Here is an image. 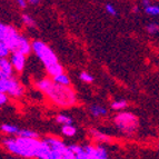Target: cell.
I'll return each mask as SVG.
<instances>
[{
  "instance_id": "e0dca14e",
  "label": "cell",
  "mask_w": 159,
  "mask_h": 159,
  "mask_svg": "<svg viewBox=\"0 0 159 159\" xmlns=\"http://www.w3.org/2000/svg\"><path fill=\"white\" fill-rule=\"evenodd\" d=\"M52 79L55 80L56 82L60 84V85H65V86H71V80L69 78V76L65 72L60 75H57L55 77H52Z\"/></svg>"
},
{
  "instance_id": "ac0fdd59",
  "label": "cell",
  "mask_w": 159,
  "mask_h": 159,
  "mask_svg": "<svg viewBox=\"0 0 159 159\" xmlns=\"http://www.w3.org/2000/svg\"><path fill=\"white\" fill-rule=\"evenodd\" d=\"M76 133H77V129H76L75 126H72V124L62 125V127H61V134L66 136V137H74L76 135Z\"/></svg>"
},
{
  "instance_id": "3957f363",
  "label": "cell",
  "mask_w": 159,
  "mask_h": 159,
  "mask_svg": "<svg viewBox=\"0 0 159 159\" xmlns=\"http://www.w3.org/2000/svg\"><path fill=\"white\" fill-rule=\"evenodd\" d=\"M114 124L121 134L126 136H133L139 127V119L131 112L121 111L115 116Z\"/></svg>"
},
{
  "instance_id": "4fadbf2b",
  "label": "cell",
  "mask_w": 159,
  "mask_h": 159,
  "mask_svg": "<svg viewBox=\"0 0 159 159\" xmlns=\"http://www.w3.org/2000/svg\"><path fill=\"white\" fill-rule=\"evenodd\" d=\"M45 68H46V71H47L48 76L51 78L64 72V68H62V66L59 64L58 61H57V62H53V64H51V65H48Z\"/></svg>"
},
{
  "instance_id": "8fae6325",
  "label": "cell",
  "mask_w": 159,
  "mask_h": 159,
  "mask_svg": "<svg viewBox=\"0 0 159 159\" xmlns=\"http://www.w3.org/2000/svg\"><path fill=\"white\" fill-rule=\"evenodd\" d=\"M36 158L38 159H51V148L49 146V143L43 139L40 140L39 147L37 149V154H36Z\"/></svg>"
},
{
  "instance_id": "8992f818",
  "label": "cell",
  "mask_w": 159,
  "mask_h": 159,
  "mask_svg": "<svg viewBox=\"0 0 159 159\" xmlns=\"http://www.w3.org/2000/svg\"><path fill=\"white\" fill-rule=\"evenodd\" d=\"M0 93H6L13 98H19L24 95L25 88L19 82V80L13 76L7 78H0Z\"/></svg>"
},
{
  "instance_id": "5b68a950",
  "label": "cell",
  "mask_w": 159,
  "mask_h": 159,
  "mask_svg": "<svg viewBox=\"0 0 159 159\" xmlns=\"http://www.w3.org/2000/svg\"><path fill=\"white\" fill-rule=\"evenodd\" d=\"M31 45L32 51L37 56V58L43 62L45 67L58 61L56 53L53 52L52 49L47 43H43V41H41V40H34V41H31Z\"/></svg>"
},
{
  "instance_id": "7c38bea8",
  "label": "cell",
  "mask_w": 159,
  "mask_h": 159,
  "mask_svg": "<svg viewBox=\"0 0 159 159\" xmlns=\"http://www.w3.org/2000/svg\"><path fill=\"white\" fill-rule=\"evenodd\" d=\"M17 32H18V30L10 25H0V40H5L6 38L10 37V36L17 34Z\"/></svg>"
},
{
  "instance_id": "6da1fadb",
  "label": "cell",
  "mask_w": 159,
  "mask_h": 159,
  "mask_svg": "<svg viewBox=\"0 0 159 159\" xmlns=\"http://www.w3.org/2000/svg\"><path fill=\"white\" fill-rule=\"evenodd\" d=\"M36 87L57 106L71 107L77 102V96L71 86L60 85L52 78H43L37 80Z\"/></svg>"
},
{
  "instance_id": "1f68e13d",
  "label": "cell",
  "mask_w": 159,
  "mask_h": 159,
  "mask_svg": "<svg viewBox=\"0 0 159 159\" xmlns=\"http://www.w3.org/2000/svg\"><path fill=\"white\" fill-rule=\"evenodd\" d=\"M28 2H29L30 5L36 6V5H38V3L40 2V0H28Z\"/></svg>"
},
{
  "instance_id": "f546056e",
  "label": "cell",
  "mask_w": 159,
  "mask_h": 159,
  "mask_svg": "<svg viewBox=\"0 0 159 159\" xmlns=\"http://www.w3.org/2000/svg\"><path fill=\"white\" fill-rule=\"evenodd\" d=\"M17 5L19 6V8L21 9H26L27 5H28V0H16Z\"/></svg>"
},
{
  "instance_id": "ffe728a7",
  "label": "cell",
  "mask_w": 159,
  "mask_h": 159,
  "mask_svg": "<svg viewBox=\"0 0 159 159\" xmlns=\"http://www.w3.org/2000/svg\"><path fill=\"white\" fill-rule=\"evenodd\" d=\"M56 121L60 125H70L72 124V118L68 115L59 114L56 116Z\"/></svg>"
},
{
  "instance_id": "277c9868",
  "label": "cell",
  "mask_w": 159,
  "mask_h": 159,
  "mask_svg": "<svg viewBox=\"0 0 159 159\" xmlns=\"http://www.w3.org/2000/svg\"><path fill=\"white\" fill-rule=\"evenodd\" d=\"M45 140L51 148V159H76L75 152L66 146L62 140L56 137H47Z\"/></svg>"
},
{
  "instance_id": "d6a6232c",
  "label": "cell",
  "mask_w": 159,
  "mask_h": 159,
  "mask_svg": "<svg viewBox=\"0 0 159 159\" xmlns=\"http://www.w3.org/2000/svg\"><path fill=\"white\" fill-rule=\"evenodd\" d=\"M133 12L134 13H138V12H139V7H138V6H135V7H134V8H133Z\"/></svg>"
},
{
  "instance_id": "ba28073f",
  "label": "cell",
  "mask_w": 159,
  "mask_h": 159,
  "mask_svg": "<svg viewBox=\"0 0 159 159\" xmlns=\"http://www.w3.org/2000/svg\"><path fill=\"white\" fill-rule=\"evenodd\" d=\"M26 55L22 52H19V51H13L10 55V61L12 64L13 68H15V71L17 72H22L24 71L25 67H26Z\"/></svg>"
},
{
  "instance_id": "7402d4cb",
  "label": "cell",
  "mask_w": 159,
  "mask_h": 159,
  "mask_svg": "<svg viewBox=\"0 0 159 159\" xmlns=\"http://www.w3.org/2000/svg\"><path fill=\"white\" fill-rule=\"evenodd\" d=\"M21 21H22V24L26 27H28V28H34V27H36V21H34V18L30 17L29 15H26V13L22 15Z\"/></svg>"
},
{
  "instance_id": "f1b7e54d",
  "label": "cell",
  "mask_w": 159,
  "mask_h": 159,
  "mask_svg": "<svg viewBox=\"0 0 159 159\" xmlns=\"http://www.w3.org/2000/svg\"><path fill=\"white\" fill-rule=\"evenodd\" d=\"M69 148L74 151L75 155H77L78 152H80V151L82 150V146H80L78 143H71V145H69Z\"/></svg>"
},
{
  "instance_id": "836d02e7",
  "label": "cell",
  "mask_w": 159,
  "mask_h": 159,
  "mask_svg": "<svg viewBox=\"0 0 159 159\" xmlns=\"http://www.w3.org/2000/svg\"><path fill=\"white\" fill-rule=\"evenodd\" d=\"M158 150H159V143H158Z\"/></svg>"
},
{
  "instance_id": "4dcf8cb0",
  "label": "cell",
  "mask_w": 159,
  "mask_h": 159,
  "mask_svg": "<svg viewBox=\"0 0 159 159\" xmlns=\"http://www.w3.org/2000/svg\"><path fill=\"white\" fill-rule=\"evenodd\" d=\"M150 5H151V0H141V6H143V9Z\"/></svg>"
},
{
  "instance_id": "7a4b0ae2",
  "label": "cell",
  "mask_w": 159,
  "mask_h": 159,
  "mask_svg": "<svg viewBox=\"0 0 159 159\" xmlns=\"http://www.w3.org/2000/svg\"><path fill=\"white\" fill-rule=\"evenodd\" d=\"M39 143L40 140L38 138H27L22 136L5 138L2 140L3 147L8 152L24 158H36Z\"/></svg>"
},
{
  "instance_id": "4316f807",
  "label": "cell",
  "mask_w": 159,
  "mask_h": 159,
  "mask_svg": "<svg viewBox=\"0 0 159 159\" xmlns=\"http://www.w3.org/2000/svg\"><path fill=\"white\" fill-rule=\"evenodd\" d=\"M105 10H106V12L108 13V15H110V16H112V17L118 16V10H117L116 7H115L114 5H111V3H107V5L105 6Z\"/></svg>"
},
{
  "instance_id": "d4e9b609",
  "label": "cell",
  "mask_w": 159,
  "mask_h": 159,
  "mask_svg": "<svg viewBox=\"0 0 159 159\" xmlns=\"http://www.w3.org/2000/svg\"><path fill=\"white\" fill-rule=\"evenodd\" d=\"M79 79L81 80V81H84V82H86V84H91V82L93 81V77L91 76L89 72H87V71H82V72H80V75H79Z\"/></svg>"
},
{
  "instance_id": "9c48e42d",
  "label": "cell",
  "mask_w": 159,
  "mask_h": 159,
  "mask_svg": "<svg viewBox=\"0 0 159 159\" xmlns=\"http://www.w3.org/2000/svg\"><path fill=\"white\" fill-rule=\"evenodd\" d=\"M13 51H19V52H22V53H25L26 56H28V55H30V53L32 52V45L25 36L20 34L18 40H17L16 47H15Z\"/></svg>"
},
{
  "instance_id": "30bf717a",
  "label": "cell",
  "mask_w": 159,
  "mask_h": 159,
  "mask_svg": "<svg viewBox=\"0 0 159 159\" xmlns=\"http://www.w3.org/2000/svg\"><path fill=\"white\" fill-rule=\"evenodd\" d=\"M15 68L11 64L10 58H0V78L12 77Z\"/></svg>"
},
{
  "instance_id": "603a6c76",
  "label": "cell",
  "mask_w": 159,
  "mask_h": 159,
  "mask_svg": "<svg viewBox=\"0 0 159 159\" xmlns=\"http://www.w3.org/2000/svg\"><path fill=\"white\" fill-rule=\"evenodd\" d=\"M145 12L149 16H152V17H157L159 16V6L157 5H150L148 7L145 8Z\"/></svg>"
},
{
  "instance_id": "d6986e66",
  "label": "cell",
  "mask_w": 159,
  "mask_h": 159,
  "mask_svg": "<svg viewBox=\"0 0 159 159\" xmlns=\"http://www.w3.org/2000/svg\"><path fill=\"white\" fill-rule=\"evenodd\" d=\"M110 107H111L112 110H124V109L128 107V102L125 99H120V100L112 101Z\"/></svg>"
},
{
  "instance_id": "484cf974",
  "label": "cell",
  "mask_w": 159,
  "mask_h": 159,
  "mask_svg": "<svg viewBox=\"0 0 159 159\" xmlns=\"http://www.w3.org/2000/svg\"><path fill=\"white\" fill-rule=\"evenodd\" d=\"M146 31L150 34H156L159 32V26L155 22H150L146 26Z\"/></svg>"
},
{
  "instance_id": "5bb4252c",
  "label": "cell",
  "mask_w": 159,
  "mask_h": 159,
  "mask_svg": "<svg viewBox=\"0 0 159 159\" xmlns=\"http://www.w3.org/2000/svg\"><path fill=\"white\" fill-rule=\"evenodd\" d=\"M89 112L93 115V117H105L108 115V110L103 106H100V105H91L89 107Z\"/></svg>"
},
{
  "instance_id": "44dd1931",
  "label": "cell",
  "mask_w": 159,
  "mask_h": 159,
  "mask_svg": "<svg viewBox=\"0 0 159 159\" xmlns=\"http://www.w3.org/2000/svg\"><path fill=\"white\" fill-rule=\"evenodd\" d=\"M11 55V50L3 41H0V58H9Z\"/></svg>"
},
{
  "instance_id": "52a82bcc",
  "label": "cell",
  "mask_w": 159,
  "mask_h": 159,
  "mask_svg": "<svg viewBox=\"0 0 159 159\" xmlns=\"http://www.w3.org/2000/svg\"><path fill=\"white\" fill-rule=\"evenodd\" d=\"M108 151L101 145H85L82 150L76 155V159H107Z\"/></svg>"
},
{
  "instance_id": "cb8c5ba5",
  "label": "cell",
  "mask_w": 159,
  "mask_h": 159,
  "mask_svg": "<svg viewBox=\"0 0 159 159\" xmlns=\"http://www.w3.org/2000/svg\"><path fill=\"white\" fill-rule=\"evenodd\" d=\"M18 136H22V137H27V138H39V135L36 131L30 129H20Z\"/></svg>"
},
{
  "instance_id": "83f0119b",
  "label": "cell",
  "mask_w": 159,
  "mask_h": 159,
  "mask_svg": "<svg viewBox=\"0 0 159 159\" xmlns=\"http://www.w3.org/2000/svg\"><path fill=\"white\" fill-rule=\"evenodd\" d=\"M9 101V95L6 93H0V105L3 106Z\"/></svg>"
},
{
  "instance_id": "9a60e30c",
  "label": "cell",
  "mask_w": 159,
  "mask_h": 159,
  "mask_svg": "<svg viewBox=\"0 0 159 159\" xmlns=\"http://www.w3.org/2000/svg\"><path fill=\"white\" fill-rule=\"evenodd\" d=\"M89 133H90L91 137H93L96 141H98V143H108V141L110 140V138H109L106 134L101 133V131H99V130H97V129H90Z\"/></svg>"
},
{
  "instance_id": "2e32d148",
  "label": "cell",
  "mask_w": 159,
  "mask_h": 159,
  "mask_svg": "<svg viewBox=\"0 0 159 159\" xmlns=\"http://www.w3.org/2000/svg\"><path fill=\"white\" fill-rule=\"evenodd\" d=\"M1 131L6 135H9V136H18L19 129L16 125H11V124H2L1 125Z\"/></svg>"
}]
</instances>
